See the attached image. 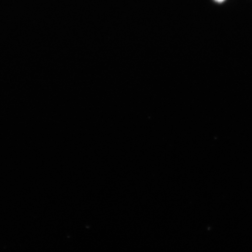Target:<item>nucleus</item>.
Segmentation results:
<instances>
[{"instance_id": "obj_1", "label": "nucleus", "mask_w": 252, "mask_h": 252, "mask_svg": "<svg viewBox=\"0 0 252 252\" xmlns=\"http://www.w3.org/2000/svg\"><path fill=\"white\" fill-rule=\"evenodd\" d=\"M215 1L218 2H222L223 1H225V0H215Z\"/></svg>"}]
</instances>
